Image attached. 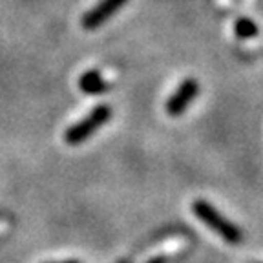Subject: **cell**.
<instances>
[{
  "label": "cell",
  "instance_id": "obj_1",
  "mask_svg": "<svg viewBox=\"0 0 263 263\" xmlns=\"http://www.w3.org/2000/svg\"><path fill=\"white\" fill-rule=\"evenodd\" d=\"M192 212L203 225H206L214 234H218L223 241L230 245H238L243 241V230L236 223L230 221L227 216H223L216 206L206 199H196L192 203Z\"/></svg>",
  "mask_w": 263,
  "mask_h": 263
},
{
  "label": "cell",
  "instance_id": "obj_2",
  "mask_svg": "<svg viewBox=\"0 0 263 263\" xmlns=\"http://www.w3.org/2000/svg\"><path fill=\"white\" fill-rule=\"evenodd\" d=\"M111 117V108L108 104H99L95 106L90 114L84 117L82 121H79L77 124L70 126L66 130V143L68 144H79L82 141H86L88 137H91L95 134L97 128H101L103 124H106Z\"/></svg>",
  "mask_w": 263,
  "mask_h": 263
},
{
  "label": "cell",
  "instance_id": "obj_3",
  "mask_svg": "<svg viewBox=\"0 0 263 263\" xmlns=\"http://www.w3.org/2000/svg\"><path fill=\"white\" fill-rule=\"evenodd\" d=\"M197 93H199V84H197L196 79L183 81L179 84V88L166 101V111H168V115H172V117L181 115L194 103V99L197 97Z\"/></svg>",
  "mask_w": 263,
  "mask_h": 263
},
{
  "label": "cell",
  "instance_id": "obj_4",
  "mask_svg": "<svg viewBox=\"0 0 263 263\" xmlns=\"http://www.w3.org/2000/svg\"><path fill=\"white\" fill-rule=\"evenodd\" d=\"M126 0H101L95 8H91L86 15L82 16V28L84 29H95L103 26L108 18H111L115 11H119Z\"/></svg>",
  "mask_w": 263,
  "mask_h": 263
},
{
  "label": "cell",
  "instance_id": "obj_5",
  "mask_svg": "<svg viewBox=\"0 0 263 263\" xmlns=\"http://www.w3.org/2000/svg\"><path fill=\"white\" fill-rule=\"evenodd\" d=\"M79 88H81V91H84L88 95H99L108 91V82L99 75L97 70H90L81 77Z\"/></svg>",
  "mask_w": 263,
  "mask_h": 263
},
{
  "label": "cell",
  "instance_id": "obj_6",
  "mask_svg": "<svg viewBox=\"0 0 263 263\" xmlns=\"http://www.w3.org/2000/svg\"><path fill=\"white\" fill-rule=\"evenodd\" d=\"M234 31L239 39H252L258 35V26L251 18H239L234 26Z\"/></svg>",
  "mask_w": 263,
  "mask_h": 263
},
{
  "label": "cell",
  "instance_id": "obj_7",
  "mask_svg": "<svg viewBox=\"0 0 263 263\" xmlns=\"http://www.w3.org/2000/svg\"><path fill=\"white\" fill-rule=\"evenodd\" d=\"M148 263H166V258H163V256H156V258H152Z\"/></svg>",
  "mask_w": 263,
  "mask_h": 263
},
{
  "label": "cell",
  "instance_id": "obj_8",
  "mask_svg": "<svg viewBox=\"0 0 263 263\" xmlns=\"http://www.w3.org/2000/svg\"><path fill=\"white\" fill-rule=\"evenodd\" d=\"M59 263H81V261H77V259H68V261H59Z\"/></svg>",
  "mask_w": 263,
  "mask_h": 263
},
{
  "label": "cell",
  "instance_id": "obj_9",
  "mask_svg": "<svg viewBox=\"0 0 263 263\" xmlns=\"http://www.w3.org/2000/svg\"><path fill=\"white\" fill-rule=\"evenodd\" d=\"M254 263H263V261H254Z\"/></svg>",
  "mask_w": 263,
  "mask_h": 263
}]
</instances>
